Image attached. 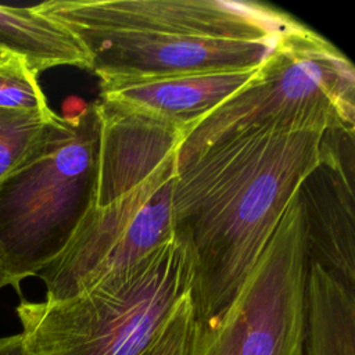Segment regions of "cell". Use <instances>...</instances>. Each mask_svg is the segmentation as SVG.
<instances>
[{"label": "cell", "mask_w": 355, "mask_h": 355, "mask_svg": "<svg viewBox=\"0 0 355 355\" xmlns=\"http://www.w3.org/2000/svg\"><path fill=\"white\" fill-rule=\"evenodd\" d=\"M257 68L101 80V103L172 125L187 136L218 105L240 90Z\"/></svg>", "instance_id": "obj_10"}, {"label": "cell", "mask_w": 355, "mask_h": 355, "mask_svg": "<svg viewBox=\"0 0 355 355\" xmlns=\"http://www.w3.org/2000/svg\"><path fill=\"white\" fill-rule=\"evenodd\" d=\"M0 108L43 112L51 110L37 76L22 58L12 54L0 57Z\"/></svg>", "instance_id": "obj_15"}, {"label": "cell", "mask_w": 355, "mask_h": 355, "mask_svg": "<svg viewBox=\"0 0 355 355\" xmlns=\"http://www.w3.org/2000/svg\"><path fill=\"white\" fill-rule=\"evenodd\" d=\"M6 53H3V51H0V57H3Z\"/></svg>", "instance_id": "obj_18"}, {"label": "cell", "mask_w": 355, "mask_h": 355, "mask_svg": "<svg viewBox=\"0 0 355 355\" xmlns=\"http://www.w3.org/2000/svg\"><path fill=\"white\" fill-rule=\"evenodd\" d=\"M354 130L323 132L319 162L302 180L308 262L355 290Z\"/></svg>", "instance_id": "obj_9"}, {"label": "cell", "mask_w": 355, "mask_h": 355, "mask_svg": "<svg viewBox=\"0 0 355 355\" xmlns=\"http://www.w3.org/2000/svg\"><path fill=\"white\" fill-rule=\"evenodd\" d=\"M97 204L107 205L147 180L178 155L186 133L154 118L101 101Z\"/></svg>", "instance_id": "obj_11"}, {"label": "cell", "mask_w": 355, "mask_h": 355, "mask_svg": "<svg viewBox=\"0 0 355 355\" xmlns=\"http://www.w3.org/2000/svg\"><path fill=\"white\" fill-rule=\"evenodd\" d=\"M100 80L141 79L257 68L279 40H222L125 31L69 29ZM290 33V32H288Z\"/></svg>", "instance_id": "obj_8"}, {"label": "cell", "mask_w": 355, "mask_h": 355, "mask_svg": "<svg viewBox=\"0 0 355 355\" xmlns=\"http://www.w3.org/2000/svg\"><path fill=\"white\" fill-rule=\"evenodd\" d=\"M68 29L125 31L222 40H277L304 24L254 1L54 0L36 6Z\"/></svg>", "instance_id": "obj_7"}, {"label": "cell", "mask_w": 355, "mask_h": 355, "mask_svg": "<svg viewBox=\"0 0 355 355\" xmlns=\"http://www.w3.org/2000/svg\"><path fill=\"white\" fill-rule=\"evenodd\" d=\"M54 115L0 180V290L36 276L97 204L103 116L98 101Z\"/></svg>", "instance_id": "obj_2"}, {"label": "cell", "mask_w": 355, "mask_h": 355, "mask_svg": "<svg viewBox=\"0 0 355 355\" xmlns=\"http://www.w3.org/2000/svg\"><path fill=\"white\" fill-rule=\"evenodd\" d=\"M187 294L189 262L172 240L86 293L15 311L28 355H140Z\"/></svg>", "instance_id": "obj_3"}, {"label": "cell", "mask_w": 355, "mask_h": 355, "mask_svg": "<svg viewBox=\"0 0 355 355\" xmlns=\"http://www.w3.org/2000/svg\"><path fill=\"white\" fill-rule=\"evenodd\" d=\"M322 135L265 128L216 141L178 165L173 241L189 262L196 322L218 318L234 300L318 165Z\"/></svg>", "instance_id": "obj_1"}, {"label": "cell", "mask_w": 355, "mask_h": 355, "mask_svg": "<svg viewBox=\"0 0 355 355\" xmlns=\"http://www.w3.org/2000/svg\"><path fill=\"white\" fill-rule=\"evenodd\" d=\"M308 251L297 191L230 305L193 324L187 355H304Z\"/></svg>", "instance_id": "obj_5"}, {"label": "cell", "mask_w": 355, "mask_h": 355, "mask_svg": "<svg viewBox=\"0 0 355 355\" xmlns=\"http://www.w3.org/2000/svg\"><path fill=\"white\" fill-rule=\"evenodd\" d=\"M304 355H355V290L308 262Z\"/></svg>", "instance_id": "obj_13"}, {"label": "cell", "mask_w": 355, "mask_h": 355, "mask_svg": "<svg viewBox=\"0 0 355 355\" xmlns=\"http://www.w3.org/2000/svg\"><path fill=\"white\" fill-rule=\"evenodd\" d=\"M193 324L194 311L187 294L140 355H187Z\"/></svg>", "instance_id": "obj_16"}, {"label": "cell", "mask_w": 355, "mask_h": 355, "mask_svg": "<svg viewBox=\"0 0 355 355\" xmlns=\"http://www.w3.org/2000/svg\"><path fill=\"white\" fill-rule=\"evenodd\" d=\"M0 51L22 58L36 76L61 65L90 67L82 42L36 6H0Z\"/></svg>", "instance_id": "obj_12"}, {"label": "cell", "mask_w": 355, "mask_h": 355, "mask_svg": "<svg viewBox=\"0 0 355 355\" xmlns=\"http://www.w3.org/2000/svg\"><path fill=\"white\" fill-rule=\"evenodd\" d=\"M265 128L355 129V68L305 25L284 35L251 79L186 136L178 165L216 141Z\"/></svg>", "instance_id": "obj_4"}, {"label": "cell", "mask_w": 355, "mask_h": 355, "mask_svg": "<svg viewBox=\"0 0 355 355\" xmlns=\"http://www.w3.org/2000/svg\"><path fill=\"white\" fill-rule=\"evenodd\" d=\"M176 169L178 155L129 193L86 214L62 252L36 275L46 286V301L86 293L173 240Z\"/></svg>", "instance_id": "obj_6"}, {"label": "cell", "mask_w": 355, "mask_h": 355, "mask_svg": "<svg viewBox=\"0 0 355 355\" xmlns=\"http://www.w3.org/2000/svg\"><path fill=\"white\" fill-rule=\"evenodd\" d=\"M54 115L53 110L0 108V180L24 159Z\"/></svg>", "instance_id": "obj_14"}, {"label": "cell", "mask_w": 355, "mask_h": 355, "mask_svg": "<svg viewBox=\"0 0 355 355\" xmlns=\"http://www.w3.org/2000/svg\"><path fill=\"white\" fill-rule=\"evenodd\" d=\"M0 355H28L21 333L0 338Z\"/></svg>", "instance_id": "obj_17"}]
</instances>
